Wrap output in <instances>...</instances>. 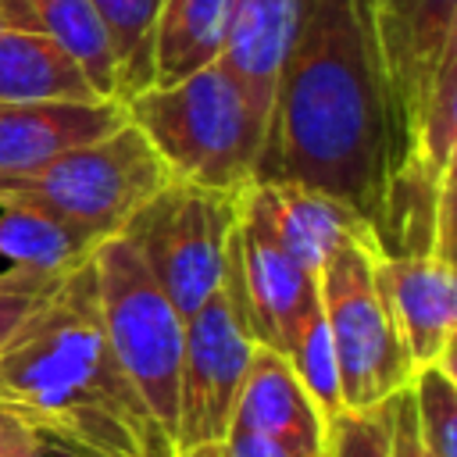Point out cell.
I'll return each mask as SVG.
<instances>
[{"label": "cell", "mask_w": 457, "mask_h": 457, "mask_svg": "<svg viewBox=\"0 0 457 457\" xmlns=\"http://www.w3.org/2000/svg\"><path fill=\"white\" fill-rule=\"evenodd\" d=\"M43 436L36 428H29L25 421H18L14 414L0 411V457H25Z\"/></svg>", "instance_id": "28"}, {"label": "cell", "mask_w": 457, "mask_h": 457, "mask_svg": "<svg viewBox=\"0 0 457 457\" xmlns=\"http://www.w3.org/2000/svg\"><path fill=\"white\" fill-rule=\"evenodd\" d=\"M453 150H457V43L446 46V54L432 75L418 129L393 171L403 168V171H418L432 182H443L453 175Z\"/></svg>", "instance_id": "20"}, {"label": "cell", "mask_w": 457, "mask_h": 457, "mask_svg": "<svg viewBox=\"0 0 457 457\" xmlns=\"http://www.w3.org/2000/svg\"><path fill=\"white\" fill-rule=\"evenodd\" d=\"M96 246L100 243L89 232L50 211L29 204H0V253L14 268L68 275L71 268L86 264Z\"/></svg>", "instance_id": "19"}, {"label": "cell", "mask_w": 457, "mask_h": 457, "mask_svg": "<svg viewBox=\"0 0 457 457\" xmlns=\"http://www.w3.org/2000/svg\"><path fill=\"white\" fill-rule=\"evenodd\" d=\"M0 411L86 457H175L107 346L93 261L71 268L0 350Z\"/></svg>", "instance_id": "2"}, {"label": "cell", "mask_w": 457, "mask_h": 457, "mask_svg": "<svg viewBox=\"0 0 457 457\" xmlns=\"http://www.w3.org/2000/svg\"><path fill=\"white\" fill-rule=\"evenodd\" d=\"M125 111L171 179L228 193L253 182L264 132L221 61L171 86H146Z\"/></svg>", "instance_id": "3"}, {"label": "cell", "mask_w": 457, "mask_h": 457, "mask_svg": "<svg viewBox=\"0 0 457 457\" xmlns=\"http://www.w3.org/2000/svg\"><path fill=\"white\" fill-rule=\"evenodd\" d=\"M264 186H268L275 221H278L286 246L311 275H318L325 257L350 239L378 243L375 228L343 200H336L314 186H303V182H264Z\"/></svg>", "instance_id": "16"}, {"label": "cell", "mask_w": 457, "mask_h": 457, "mask_svg": "<svg viewBox=\"0 0 457 457\" xmlns=\"http://www.w3.org/2000/svg\"><path fill=\"white\" fill-rule=\"evenodd\" d=\"M221 457H325V453H303L282 439L261 436V432H243L228 428L221 439Z\"/></svg>", "instance_id": "27"}, {"label": "cell", "mask_w": 457, "mask_h": 457, "mask_svg": "<svg viewBox=\"0 0 457 457\" xmlns=\"http://www.w3.org/2000/svg\"><path fill=\"white\" fill-rule=\"evenodd\" d=\"M25 457H86V453H79V450H71V446H61V443H54V439H39Z\"/></svg>", "instance_id": "29"}, {"label": "cell", "mask_w": 457, "mask_h": 457, "mask_svg": "<svg viewBox=\"0 0 457 457\" xmlns=\"http://www.w3.org/2000/svg\"><path fill=\"white\" fill-rule=\"evenodd\" d=\"M378 253V243L350 239L318 271V303L336 353L343 411L378 407L414 375L375 278Z\"/></svg>", "instance_id": "6"}, {"label": "cell", "mask_w": 457, "mask_h": 457, "mask_svg": "<svg viewBox=\"0 0 457 457\" xmlns=\"http://www.w3.org/2000/svg\"><path fill=\"white\" fill-rule=\"evenodd\" d=\"M378 46V68L389 107L393 168L407 150L432 75L450 43H457V0H368ZM393 175V171H389Z\"/></svg>", "instance_id": "10"}, {"label": "cell", "mask_w": 457, "mask_h": 457, "mask_svg": "<svg viewBox=\"0 0 457 457\" xmlns=\"http://www.w3.org/2000/svg\"><path fill=\"white\" fill-rule=\"evenodd\" d=\"M393 171L389 107L368 0H296L253 182H303L378 236Z\"/></svg>", "instance_id": "1"}, {"label": "cell", "mask_w": 457, "mask_h": 457, "mask_svg": "<svg viewBox=\"0 0 457 457\" xmlns=\"http://www.w3.org/2000/svg\"><path fill=\"white\" fill-rule=\"evenodd\" d=\"M89 261L107 346L157 425L175 443L186 318L121 236L104 239Z\"/></svg>", "instance_id": "5"}, {"label": "cell", "mask_w": 457, "mask_h": 457, "mask_svg": "<svg viewBox=\"0 0 457 457\" xmlns=\"http://www.w3.org/2000/svg\"><path fill=\"white\" fill-rule=\"evenodd\" d=\"M289 368L296 371L303 393L311 396V403L318 407L321 421L332 425L343 414V393H339V371H336V353H332V339L321 318V303L318 311L300 325L289 353H286Z\"/></svg>", "instance_id": "23"}, {"label": "cell", "mask_w": 457, "mask_h": 457, "mask_svg": "<svg viewBox=\"0 0 457 457\" xmlns=\"http://www.w3.org/2000/svg\"><path fill=\"white\" fill-rule=\"evenodd\" d=\"M236 275L257 346L289 353L300 325L318 311V275H311L286 246L264 182L239 193Z\"/></svg>", "instance_id": "9"}, {"label": "cell", "mask_w": 457, "mask_h": 457, "mask_svg": "<svg viewBox=\"0 0 457 457\" xmlns=\"http://www.w3.org/2000/svg\"><path fill=\"white\" fill-rule=\"evenodd\" d=\"M296 0H232L221 64L239 82L261 132H268L282 57L293 36Z\"/></svg>", "instance_id": "14"}, {"label": "cell", "mask_w": 457, "mask_h": 457, "mask_svg": "<svg viewBox=\"0 0 457 457\" xmlns=\"http://www.w3.org/2000/svg\"><path fill=\"white\" fill-rule=\"evenodd\" d=\"M175 457H221V443H200V446H186V450H175Z\"/></svg>", "instance_id": "30"}, {"label": "cell", "mask_w": 457, "mask_h": 457, "mask_svg": "<svg viewBox=\"0 0 457 457\" xmlns=\"http://www.w3.org/2000/svg\"><path fill=\"white\" fill-rule=\"evenodd\" d=\"M239 193L168 179L121 228L157 286L189 318L218 286L239 221Z\"/></svg>", "instance_id": "7"}, {"label": "cell", "mask_w": 457, "mask_h": 457, "mask_svg": "<svg viewBox=\"0 0 457 457\" xmlns=\"http://www.w3.org/2000/svg\"><path fill=\"white\" fill-rule=\"evenodd\" d=\"M253 350H257V339L246 321L243 289L236 275V239H232L221 286L186 318L182 364H179L175 450L225 439Z\"/></svg>", "instance_id": "8"}, {"label": "cell", "mask_w": 457, "mask_h": 457, "mask_svg": "<svg viewBox=\"0 0 457 457\" xmlns=\"http://www.w3.org/2000/svg\"><path fill=\"white\" fill-rule=\"evenodd\" d=\"M36 100H104L86 71L46 36L0 29V107Z\"/></svg>", "instance_id": "17"}, {"label": "cell", "mask_w": 457, "mask_h": 457, "mask_svg": "<svg viewBox=\"0 0 457 457\" xmlns=\"http://www.w3.org/2000/svg\"><path fill=\"white\" fill-rule=\"evenodd\" d=\"M118 64V100L154 86V25L161 0H89Z\"/></svg>", "instance_id": "21"}, {"label": "cell", "mask_w": 457, "mask_h": 457, "mask_svg": "<svg viewBox=\"0 0 457 457\" xmlns=\"http://www.w3.org/2000/svg\"><path fill=\"white\" fill-rule=\"evenodd\" d=\"M232 0H161L154 25V86H171L225 54Z\"/></svg>", "instance_id": "18"}, {"label": "cell", "mask_w": 457, "mask_h": 457, "mask_svg": "<svg viewBox=\"0 0 457 457\" xmlns=\"http://www.w3.org/2000/svg\"><path fill=\"white\" fill-rule=\"evenodd\" d=\"M168 179L171 175L146 136L125 121L111 136L75 146L29 175L0 179V204H29L50 211L104 243L121 236L129 218Z\"/></svg>", "instance_id": "4"}, {"label": "cell", "mask_w": 457, "mask_h": 457, "mask_svg": "<svg viewBox=\"0 0 457 457\" xmlns=\"http://www.w3.org/2000/svg\"><path fill=\"white\" fill-rule=\"evenodd\" d=\"M389 400L368 411H343L328 425L325 457H389Z\"/></svg>", "instance_id": "25"}, {"label": "cell", "mask_w": 457, "mask_h": 457, "mask_svg": "<svg viewBox=\"0 0 457 457\" xmlns=\"http://www.w3.org/2000/svg\"><path fill=\"white\" fill-rule=\"evenodd\" d=\"M375 278L393 314L400 343L414 368L453 364L457 336V275L453 257L414 253V257H375Z\"/></svg>", "instance_id": "11"}, {"label": "cell", "mask_w": 457, "mask_h": 457, "mask_svg": "<svg viewBox=\"0 0 457 457\" xmlns=\"http://www.w3.org/2000/svg\"><path fill=\"white\" fill-rule=\"evenodd\" d=\"M389 457H432L418 436L407 386L389 400Z\"/></svg>", "instance_id": "26"}, {"label": "cell", "mask_w": 457, "mask_h": 457, "mask_svg": "<svg viewBox=\"0 0 457 457\" xmlns=\"http://www.w3.org/2000/svg\"><path fill=\"white\" fill-rule=\"evenodd\" d=\"M228 428L261 432V436L282 439L303 453L328 450V425L321 421L318 407L303 393L289 361L268 346H257L250 357Z\"/></svg>", "instance_id": "13"}, {"label": "cell", "mask_w": 457, "mask_h": 457, "mask_svg": "<svg viewBox=\"0 0 457 457\" xmlns=\"http://www.w3.org/2000/svg\"><path fill=\"white\" fill-rule=\"evenodd\" d=\"M61 278L64 275L57 271H36V268H14V264L0 271V350L43 307V300L61 286Z\"/></svg>", "instance_id": "24"}, {"label": "cell", "mask_w": 457, "mask_h": 457, "mask_svg": "<svg viewBox=\"0 0 457 457\" xmlns=\"http://www.w3.org/2000/svg\"><path fill=\"white\" fill-rule=\"evenodd\" d=\"M0 29L54 39L89 79L96 96L118 100V64L89 0H0Z\"/></svg>", "instance_id": "15"}, {"label": "cell", "mask_w": 457, "mask_h": 457, "mask_svg": "<svg viewBox=\"0 0 457 457\" xmlns=\"http://www.w3.org/2000/svg\"><path fill=\"white\" fill-rule=\"evenodd\" d=\"M411 411L418 436L432 457H457V378L453 364H425L414 368L411 382Z\"/></svg>", "instance_id": "22"}, {"label": "cell", "mask_w": 457, "mask_h": 457, "mask_svg": "<svg viewBox=\"0 0 457 457\" xmlns=\"http://www.w3.org/2000/svg\"><path fill=\"white\" fill-rule=\"evenodd\" d=\"M121 100H36L0 107V179L29 175L54 157L121 129Z\"/></svg>", "instance_id": "12"}]
</instances>
